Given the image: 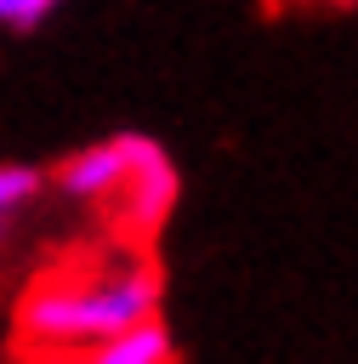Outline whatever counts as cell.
<instances>
[{
  "mask_svg": "<svg viewBox=\"0 0 358 364\" xmlns=\"http://www.w3.org/2000/svg\"><path fill=\"white\" fill-rule=\"evenodd\" d=\"M159 296H165V279L148 250L97 256L80 267L40 273L17 301V336L40 364H68L102 336L159 318Z\"/></svg>",
  "mask_w": 358,
  "mask_h": 364,
  "instance_id": "cell-1",
  "label": "cell"
},
{
  "mask_svg": "<svg viewBox=\"0 0 358 364\" xmlns=\"http://www.w3.org/2000/svg\"><path fill=\"white\" fill-rule=\"evenodd\" d=\"M57 193L68 205H91V210H108L114 228L136 245H148L165 216L176 210V193H182V176L170 165V154L142 136V131H119V136H102L80 154H68L57 165Z\"/></svg>",
  "mask_w": 358,
  "mask_h": 364,
  "instance_id": "cell-2",
  "label": "cell"
},
{
  "mask_svg": "<svg viewBox=\"0 0 358 364\" xmlns=\"http://www.w3.org/2000/svg\"><path fill=\"white\" fill-rule=\"evenodd\" d=\"M68 364H176V341H170L165 318H142L119 336H102L97 347H85Z\"/></svg>",
  "mask_w": 358,
  "mask_h": 364,
  "instance_id": "cell-3",
  "label": "cell"
},
{
  "mask_svg": "<svg viewBox=\"0 0 358 364\" xmlns=\"http://www.w3.org/2000/svg\"><path fill=\"white\" fill-rule=\"evenodd\" d=\"M40 199H45V171L23 165V159H6L0 165V250L17 239V228L34 216Z\"/></svg>",
  "mask_w": 358,
  "mask_h": 364,
  "instance_id": "cell-4",
  "label": "cell"
},
{
  "mask_svg": "<svg viewBox=\"0 0 358 364\" xmlns=\"http://www.w3.org/2000/svg\"><path fill=\"white\" fill-rule=\"evenodd\" d=\"M57 6H63V0H0V23H6V28H34V23H45Z\"/></svg>",
  "mask_w": 358,
  "mask_h": 364,
  "instance_id": "cell-5",
  "label": "cell"
}]
</instances>
